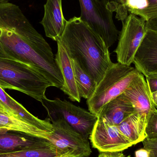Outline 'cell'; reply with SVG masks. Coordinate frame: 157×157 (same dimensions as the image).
I'll return each instance as SVG.
<instances>
[{
  "label": "cell",
  "instance_id": "cell-1",
  "mask_svg": "<svg viewBox=\"0 0 157 157\" xmlns=\"http://www.w3.org/2000/svg\"><path fill=\"white\" fill-rule=\"evenodd\" d=\"M0 58L31 65L53 86L61 89L64 85L50 46L20 7L8 0L0 1Z\"/></svg>",
  "mask_w": 157,
  "mask_h": 157
},
{
  "label": "cell",
  "instance_id": "cell-2",
  "mask_svg": "<svg viewBox=\"0 0 157 157\" xmlns=\"http://www.w3.org/2000/svg\"><path fill=\"white\" fill-rule=\"evenodd\" d=\"M58 41L71 59L76 60L97 85L113 63L104 40L80 17H74L67 21Z\"/></svg>",
  "mask_w": 157,
  "mask_h": 157
},
{
  "label": "cell",
  "instance_id": "cell-3",
  "mask_svg": "<svg viewBox=\"0 0 157 157\" xmlns=\"http://www.w3.org/2000/svg\"><path fill=\"white\" fill-rule=\"evenodd\" d=\"M52 83L36 68L25 63L0 58V87L17 90L41 102Z\"/></svg>",
  "mask_w": 157,
  "mask_h": 157
},
{
  "label": "cell",
  "instance_id": "cell-4",
  "mask_svg": "<svg viewBox=\"0 0 157 157\" xmlns=\"http://www.w3.org/2000/svg\"><path fill=\"white\" fill-rule=\"evenodd\" d=\"M139 73L132 66L113 63L97 85L92 97L87 100L89 111L99 116L105 106L123 93Z\"/></svg>",
  "mask_w": 157,
  "mask_h": 157
},
{
  "label": "cell",
  "instance_id": "cell-5",
  "mask_svg": "<svg viewBox=\"0 0 157 157\" xmlns=\"http://www.w3.org/2000/svg\"><path fill=\"white\" fill-rule=\"evenodd\" d=\"M49 118H60L82 136L88 139L98 116L66 100H50L47 97L41 101Z\"/></svg>",
  "mask_w": 157,
  "mask_h": 157
},
{
  "label": "cell",
  "instance_id": "cell-6",
  "mask_svg": "<svg viewBox=\"0 0 157 157\" xmlns=\"http://www.w3.org/2000/svg\"><path fill=\"white\" fill-rule=\"evenodd\" d=\"M79 17L100 36L108 48L119 38L120 32L113 22V13L108 10L101 0H78Z\"/></svg>",
  "mask_w": 157,
  "mask_h": 157
},
{
  "label": "cell",
  "instance_id": "cell-7",
  "mask_svg": "<svg viewBox=\"0 0 157 157\" xmlns=\"http://www.w3.org/2000/svg\"><path fill=\"white\" fill-rule=\"evenodd\" d=\"M53 131L48 140L63 155L75 157H88L91 153L88 138L75 131L60 118H48Z\"/></svg>",
  "mask_w": 157,
  "mask_h": 157
},
{
  "label": "cell",
  "instance_id": "cell-8",
  "mask_svg": "<svg viewBox=\"0 0 157 157\" xmlns=\"http://www.w3.org/2000/svg\"><path fill=\"white\" fill-rule=\"evenodd\" d=\"M122 25L119 42L114 52L118 63L131 66L147 32L146 21L138 16L130 13Z\"/></svg>",
  "mask_w": 157,
  "mask_h": 157
},
{
  "label": "cell",
  "instance_id": "cell-9",
  "mask_svg": "<svg viewBox=\"0 0 157 157\" xmlns=\"http://www.w3.org/2000/svg\"><path fill=\"white\" fill-rule=\"evenodd\" d=\"M89 138L92 147L100 152H123L133 145L117 126L99 116Z\"/></svg>",
  "mask_w": 157,
  "mask_h": 157
},
{
  "label": "cell",
  "instance_id": "cell-10",
  "mask_svg": "<svg viewBox=\"0 0 157 157\" xmlns=\"http://www.w3.org/2000/svg\"><path fill=\"white\" fill-rule=\"evenodd\" d=\"M144 77L139 73L124 93L132 103L142 122L146 126L150 113L156 109Z\"/></svg>",
  "mask_w": 157,
  "mask_h": 157
},
{
  "label": "cell",
  "instance_id": "cell-11",
  "mask_svg": "<svg viewBox=\"0 0 157 157\" xmlns=\"http://www.w3.org/2000/svg\"><path fill=\"white\" fill-rule=\"evenodd\" d=\"M133 63L144 76L157 74V32L147 30Z\"/></svg>",
  "mask_w": 157,
  "mask_h": 157
},
{
  "label": "cell",
  "instance_id": "cell-12",
  "mask_svg": "<svg viewBox=\"0 0 157 157\" xmlns=\"http://www.w3.org/2000/svg\"><path fill=\"white\" fill-rule=\"evenodd\" d=\"M67 20L63 12L62 0H47L44 14L40 24L48 37L58 41L65 29Z\"/></svg>",
  "mask_w": 157,
  "mask_h": 157
},
{
  "label": "cell",
  "instance_id": "cell-13",
  "mask_svg": "<svg viewBox=\"0 0 157 157\" xmlns=\"http://www.w3.org/2000/svg\"><path fill=\"white\" fill-rule=\"evenodd\" d=\"M57 42L58 51L55 55V61L64 81V85L60 90L68 95L71 100L79 102L81 97L75 81L71 59L61 43L59 41Z\"/></svg>",
  "mask_w": 157,
  "mask_h": 157
},
{
  "label": "cell",
  "instance_id": "cell-14",
  "mask_svg": "<svg viewBox=\"0 0 157 157\" xmlns=\"http://www.w3.org/2000/svg\"><path fill=\"white\" fill-rule=\"evenodd\" d=\"M0 108L8 113L31 124L49 133L53 131V126L49 119L40 120L31 114L22 104L9 96L0 87Z\"/></svg>",
  "mask_w": 157,
  "mask_h": 157
},
{
  "label": "cell",
  "instance_id": "cell-15",
  "mask_svg": "<svg viewBox=\"0 0 157 157\" xmlns=\"http://www.w3.org/2000/svg\"><path fill=\"white\" fill-rule=\"evenodd\" d=\"M135 112L132 103L123 93L109 101L99 116L104 118L110 124L118 126Z\"/></svg>",
  "mask_w": 157,
  "mask_h": 157
},
{
  "label": "cell",
  "instance_id": "cell-16",
  "mask_svg": "<svg viewBox=\"0 0 157 157\" xmlns=\"http://www.w3.org/2000/svg\"><path fill=\"white\" fill-rule=\"evenodd\" d=\"M42 139L16 132L0 130V155L24 151L36 145Z\"/></svg>",
  "mask_w": 157,
  "mask_h": 157
},
{
  "label": "cell",
  "instance_id": "cell-17",
  "mask_svg": "<svg viewBox=\"0 0 157 157\" xmlns=\"http://www.w3.org/2000/svg\"><path fill=\"white\" fill-rule=\"evenodd\" d=\"M0 130L16 132L40 139L48 140L51 133L9 114L0 108Z\"/></svg>",
  "mask_w": 157,
  "mask_h": 157
},
{
  "label": "cell",
  "instance_id": "cell-18",
  "mask_svg": "<svg viewBox=\"0 0 157 157\" xmlns=\"http://www.w3.org/2000/svg\"><path fill=\"white\" fill-rule=\"evenodd\" d=\"M117 127L133 145L143 142L146 137V126L142 122L136 112L126 118Z\"/></svg>",
  "mask_w": 157,
  "mask_h": 157
},
{
  "label": "cell",
  "instance_id": "cell-19",
  "mask_svg": "<svg viewBox=\"0 0 157 157\" xmlns=\"http://www.w3.org/2000/svg\"><path fill=\"white\" fill-rule=\"evenodd\" d=\"M63 155L51 142L43 139L31 148L16 153L0 155V157H60Z\"/></svg>",
  "mask_w": 157,
  "mask_h": 157
},
{
  "label": "cell",
  "instance_id": "cell-20",
  "mask_svg": "<svg viewBox=\"0 0 157 157\" xmlns=\"http://www.w3.org/2000/svg\"><path fill=\"white\" fill-rule=\"evenodd\" d=\"M71 60L79 95L87 100L92 97L95 92L97 83L76 60Z\"/></svg>",
  "mask_w": 157,
  "mask_h": 157
},
{
  "label": "cell",
  "instance_id": "cell-21",
  "mask_svg": "<svg viewBox=\"0 0 157 157\" xmlns=\"http://www.w3.org/2000/svg\"><path fill=\"white\" fill-rule=\"evenodd\" d=\"M108 10L116 13V18L123 22L128 16L127 8L122 4L121 0H101Z\"/></svg>",
  "mask_w": 157,
  "mask_h": 157
},
{
  "label": "cell",
  "instance_id": "cell-22",
  "mask_svg": "<svg viewBox=\"0 0 157 157\" xmlns=\"http://www.w3.org/2000/svg\"><path fill=\"white\" fill-rule=\"evenodd\" d=\"M147 2L148 5L145 8L135 11L132 13L138 16L146 22L151 18L157 17V0H147Z\"/></svg>",
  "mask_w": 157,
  "mask_h": 157
},
{
  "label": "cell",
  "instance_id": "cell-23",
  "mask_svg": "<svg viewBox=\"0 0 157 157\" xmlns=\"http://www.w3.org/2000/svg\"><path fill=\"white\" fill-rule=\"evenodd\" d=\"M146 137L149 139H157V109L149 115L145 129Z\"/></svg>",
  "mask_w": 157,
  "mask_h": 157
},
{
  "label": "cell",
  "instance_id": "cell-24",
  "mask_svg": "<svg viewBox=\"0 0 157 157\" xmlns=\"http://www.w3.org/2000/svg\"><path fill=\"white\" fill-rule=\"evenodd\" d=\"M142 143L144 147L148 151V157H157V139L145 138Z\"/></svg>",
  "mask_w": 157,
  "mask_h": 157
},
{
  "label": "cell",
  "instance_id": "cell-25",
  "mask_svg": "<svg viewBox=\"0 0 157 157\" xmlns=\"http://www.w3.org/2000/svg\"><path fill=\"white\" fill-rule=\"evenodd\" d=\"M145 77L151 93L157 91V74H150Z\"/></svg>",
  "mask_w": 157,
  "mask_h": 157
},
{
  "label": "cell",
  "instance_id": "cell-26",
  "mask_svg": "<svg viewBox=\"0 0 157 157\" xmlns=\"http://www.w3.org/2000/svg\"><path fill=\"white\" fill-rule=\"evenodd\" d=\"M126 156L122 152H100L98 157H130Z\"/></svg>",
  "mask_w": 157,
  "mask_h": 157
},
{
  "label": "cell",
  "instance_id": "cell-27",
  "mask_svg": "<svg viewBox=\"0 0 157 157\" xmlns=\"http://www.w3.org/2000/svg\"><path fill=\"white\" fill-rule=\"evenodd\" d=\"M147 30L157 32V17L151 18L146 22Z\"/></svg>",
  "mask_w": 157,
  "mask_h": 157
},
{
  "label": "cell",
  "instance_id": "cell-28",
  "mask_svg": "<svg viewBox=\"0 0 157 157\" xmlns=\"http://www.w3.org/2000/svg\"><path fill=\"white\" fill-rule=\"evenodd\" d=\"M148 151L144 147L138 149L135 152L136 157H148Z\"/></svg>",
  "mask_w": 157,
  "mask_h": 157
},
{
  "label": "cell",
  "instance_id": "cell-29",
  "mask_svg": "<svg viewBox=\"0 0 157 157\" xmlns=\"http://www.w3.org/2000/svg\"><path fill=\"white\" fill-rule=\"evenodd\" d=\"M152 100L155 107H157V91L151 93Z\"/></svg>",
  "mask_w": 157,
  "mask_h": 157
},
{
  "label": "cell",
  "instance_id": "cell-30",
  "mask_svg": "<svg viewBox=\"0 0 157 157\" xmlns=\"http://www.w3.org/2000/svg\"><path fill=\"white\" fill-rule=\"evenodd\" d=\"M60 157H75L71 156H69V155H62L61 156H60Z\"/></svg>",
  "mask_w": 157,
  "mask_h": 157
},
{
  "label": "cell",
  "instance_id": "cell-31",
  "mask_svg": "<svg viewBox=\"0 0 157 157\" xmlns=\"http://www.w3.org/2000/svg\"><path fill=\"white\" fill-rule=\"evenodd\" d=\"M124 1H125V0H121V2L122 4L124 6H125V5H124ZM125 7H126V6H125Z\"/></svg>",
  "mask_w": 157,
  "mask_h": 157
},
{
  "label": "cell",
  "instance_id": "cell-32",
  "mask_svg": "<svg viewBox=\"0 0 157 157\" xmlns=\"http://www.w3.org/2000/svg\"><path fill=\"white\" fill-rule=\"evenodd\" d=\"M0 1H1V0H0Z\"/></svg>",
  "mask_w": 157,
  "mask_h": 157
}]
</instances>
